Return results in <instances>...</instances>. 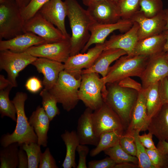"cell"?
Returning <instances> with one entry per match:
<instances>
[{"label":"cell","mask_w":168,"mask_h":168,"mask_svg":"<svg viewBox=\"0 0 168 168\" xmlns=\"http://www.w3.org/2000/svg\"><path fill=\"white\" fill-rule=\"evenodd\" d=\"M139 4V11L149 18L155 16L164 9L162 0H140Z\"/></svg>","instance_id":"36"},{"label":"cell","mask_w":168,"mask_h":168,"mask_svg":"<svg viewBox=\"0 0 168 168\" xmlns=\"http://www.w3.org/2000/svg\"><path fill=\"white\" fill-rule=\"evenodd\" d=\"M139 25L138 40H142L162 33L165 30L166 22L163 11L155 16L149 18L139 11L131 19Z\"/></svg>","instance_id":"16"},{"label":"cell","mask_w":168,"mask_h":168,"mask_svg":"<svg viewBox=\"0 0 168 168\" xmlns=\"http://www.w3.org/2000/svg\"><path fill=\"white\" fill-rule=\"evenodd\" d=\"M167 77V78L168 79V76Z\"/></svg>","instance_id":"58"},{"label":"cell","mask_w":168,"mask_h":168,"mask_svg":"<svg viewBox=\"0 0 168 168\" xmlns=\"http://www.w3.org/2000/svg\"><path fill=\"white\" fill-rule=\"evenodd\" d=\"M163 12L166 22L165 30H167L168 29V8L164 9Z\"/></svg>","instance_id":"54"},{"label":"cell","mask_w":168,"mask_h":168,"mask_svg":"<svg viewBox=\"0 0 168 168\" xmlns=\"http://www.w3.org/2000/svg\"><path fill=\"white\" fill-rule=\"evenodd\" d=\"M156 147L168 154V143L164 141H159Z\"/></svg>","instance_id":"51"},{"label":"cell","mask_w":168,"mask_h":168,"mask_svg":"<svg viewBox=\"0 0 168 168\" xmlns=\"http://www.w3.org/2000/svg\"><path fill=\"white\" fill-rule=\"evenodd\" d=\"M105 154L112 159L116 163L132 162L138 164V160L136 156L131 155L122 148L119 143L103 151Z\"/></svg>","instance_id":"32"},{"label":"cell","mask_w":168,"mask_h":168,"mask_svg":"<svg viewBox=\"0 0 168 168\" xmlns=\"http://www.w3.org/2000/svg\"><path fill=\"white\" fill-rule=\"evenodd\" d=\"M93 111L87 108L79 118L76 131L80 144L96 146L100 138L95 134L92 120Z\"/></svg>","instance_id":"22"},{"label":"cell","mask_w":168,"mask_h":168,"mask_svg":"<svg viewBox=\"0 0 168 168\" xmlns=\"http://www.w3.org/2000/svg\"><path fill=\"white\" fill-rule=\"evenodd\" d=\"M19 145L17 142L10 144L0 149V168H16L19 164Z\"/></svg>","instance_id":"30"},{"label":"cell","mask_w":168,"mask_h":168,"mask_svg":"<svg viewBox=\"0 0 168 168\" xmlns=\"http://www.w3.org/2000/svg\"><path fill=\"white\" fill-rule=\"evenodd\" d=\"M149 58L142 55L122 56L110 67L105 77L102 78L104 82L119 83L122 80L130 77H140L144 70Z\"/></svg>","instance_id":"5"},{"label":"cell","mask_w":168,"mask_h":168,"mask_svg":"<svg viewBox=\"0 0 168 168\" xmlns=\"http://www.w3.org/2000/svg\"><path fill=\"white\" fill-rule=\"evenodd\" d=\"M20 9L13 0H0V40L25 32Z\"/></svg>","instance_id":"7"},{"label":"cell","mask_w":168,"mask_h":168,"mask_svg":"<svg viewBox=\"0 0 168 168\" xmlns=\"http://www.w3.org/2000/svg\"><path fill=\"white\" fill-rule=\"evenodd\" d=\"M10 84H12L7 79H6L4 75H0V91L4 89Z\"/></svg>","instance_id":"49"},{"label":"cell","mask_w":168,"mask_h":168,"mask_svg":"<svg viewBox=\"0 0 168 168\" xmlns=\"http://www.w3.org/2000/svg\"><path fill=\"white\" fill-rule=\"evenodd\" d=\"M159 84L158 82L152 84L142 90L145 98L147 114L149 120L158 112L163 105L159 91Z\"/></svg>","instance_id":"28"},{"label":"cell","mask_w":168,"mask_h":168,"mask_svg":"<svg viewBox=\"0 0 168 168\" xmlns=\"http://www.w3.org/2000/svg\"><path fill=\"white\" fill-rule=\"evenodd\" d=\"M18 168H28V162L27 154L23 149L22 144L19 145L18 153Z\"/></svg>","instance_id":"48"},{"label":"cell","mask_w":168,"mask_h":168,"mask_svg":"<svg viewBox=\"0 0 168 168\" xmlns=\"http://www.w3.org/2000/svg\"><path fill=\"white\" fill-rule=\"evenodd\" d=\"M37 58L27 52L17 53L9 50L0 51V69L7 74V79L13 87L17 86L16 80L19 73Z\"/></svg>","instance_id":"8"},{"label":"cell","mask_w":168,"mask_h":168,"mask_svg":"<svg viewBox=\"0 0 168 168\" xmlns=\"http://www.w3.org/2000/svg\"><path fill=\"white\" fill-rule=\"evenodd\" d=\"M50 120L44 109L39 105L32 113L28 119L38 138V144L44 147L47 146V133Z\"/></svg>","instance_id":"25"},{"label":"cell","mask_w":168,"mask_h":168,"mask_svg":"<svg viewBox=\"0 0 168 168\" xmlns=\"http://www.w3.org/2000/svg\"><path fill=\"white\" fill-rule=\"evenodd\" d=\"M152 134L148 132L142 135H138V139L141 143L147 149H154L156 148L152 140Z\"/></svg>","instance_id":"46"},{"label":"cell","mask_w":168,"mask_h":168,"mask_svg":"<svg viewBox=\"0 0 168 168\" xmlns=\"http://www.w3.org/2000/svg\"><path fill=\"white\" fill-rule=\"evenodd\" d=\"M159 91L163 104H168V79L165 77L159 82Z\"/></svg>","instance_id":"45"},{"label":"cell","mask_w":168,"mask_h":168,"mask_svg":"<svg viewBox=\"0 0 168 168\" xmlns=\"http://www.w3.org/2000/svg\"><path fill=\"white\" fill-rule=\"evenodd\" d=\"M67 8V15L72 31L70 42V56L81 52L90 37V27L94 21L87 10L76 0H65Z\"/></svg>","instance_id":"1"},{"label":"cell","mask_w":168,"mask_h":168,"mask_svg":"<svg viewBox=\"0 0 168 168\" xmlns=\"http://www.w3.org/2000/svg\"><path fill=\"white\" fill-rule=\"evenodd\" d=\"M138 165L133 163L129 162H123L117 163L114 167V168H138Z\"/></svg>","instance_id":"50"},{"label":"cell","mask_w":168,"mask_h":168,"mask_svg":"<svg viewBox=\"0 0 168 168\" xmlns=\"http://www.w3.org/2000/svg\"><path fill=\"white\" fill-rule=\"evenodd\" d=\"M27 97L26 93L18 92L12 100L16 110V125L12 133H7L1 136L0 143L2 147H5L16 142L19 145L31 142H37V137L30 124L25 112V103Z\"/></svg>","instance_id":"2"},{"label":"cell","mask_w":168,"mask_h":168,"mask_svg":"<svg viewBox=\"0 0 168 168\" xmlns=\"http://www.w3.org/2000/svg\"><path fill=\"white\" fill-rule=\"evenodd\" d=\"M81 81L78 98L85 106L93 111L100 108L104 103L107 92L106 85L99 74L89 72L81 75Z\"/></svg>","instance_id":"4"},{"label":"cell","mask_w":168,"mask_h":168,"mask_svg":"<svg viewBox=\"0 0 168 168\" xmlns=\"http://www.w3.org/2000/svg\"><path fill=\"white\" fill-rule=\"evenodd\" d=\"M88 147L85 145L80 144L77 147V151L79 155V160L77 168H87L86 158L89 152Z\"/></svg>","instance_id":"43"},{"label":"cell","mask_w":168,"mask_h":168,"mask_svg":"<svg viewBox=\"0 0 168 168\" xmlns=\"http://www.w3.org/2000/svg\"><path fill=\"white\" fill-rule=\"evenodd\" d=\"M118 0H114V1L115 2H116Z\"/></svg>","instance_id":"57"},{"label":"cell","mask_w":168,"mask_h":168,"mask_svg":"<svg viewBox=\"0 0 168 168\" xmlns=\"http://www.w3.org/2000/svg\"><path fill=\"white\" fill-rule=\"evenodd\" d=\"M70 39L34 46L26 51L37 58H46L64 63L70 56Z\"/></svg>","instance_id":"10"},{"label":"cell","mask_w":168,"mask_h":168,"mask_svg":"<svg viewBox=\"0 0 168 168\" xmlns=\"http://www.w3.org/2000/svg\"><path fill=\"white\" fill-rule=\"evenodd\" d=\"M94 132L100 138L103 133L115 130H124L126 128L117 113L105 102L92 114Z\"/></svg>","instance_id":"9"},{"label":"cell","mask_w":168,"mask_h":168,"mask_svg":"<svg viewBox=\"0 0 168 168\" xmlns=\"http://www.w3.org/2000/svg\"><path fill=\"white\" fill-rule=\"evenodd\" d=\"M116 163L111 158L108 157L99 160H92L88 163V168H114Z\"/></svg>","instance_id":"42"},{"label":"cell","mask_w":168,"mask_h":168,"mask_svg":"<svg viewBox=\"0 0 168 168\" xmlns=\"http://www.w3.org/2000/svg\"><path fill=\"white\" fill-rule=\"evenodd\" d=\"M13 87L10 84L4 89L0 91V114L2 118L7 116L16 122V109L14 104L9 98L10 91Z\"/></svg>","instance_id":"31"},{"label":"cell","mask_w":168,"mask_h":168,"mask_svg":"<svg viewBox=\"0 0 168 168\" xmlns=\"http://www.w3.org/2000/svg\"><path fill=\"white\" fill-rule=\"evenodd\" d=\"M138 24L134 22L131 28L123 34L113 35L104 43L105 49H123L128 56H132L134 47L138 40Z\"/></svg>","instance_id":"20"},{"label":"cell","mask_w":168,"mask_h":168,"mask_svg":"<svg viewBox=\"0 0 168 168\" xmlns=\"http://www.w3.org/2000/svg\"><path fill=\"white\" fill-rule=\"evenodd\" d=\"M146 150L155 168H168V154L157 147Z\"/></svg>","instance_id":"38"},{"label":"cell","mask_w":168,"mask_h":168,"mask_svg":"<svg viewBox=\"0 0 168 168\" xmlns=\"http://www.w3.org/2000/svg\"><path fill=\"white\" fill-rule=\"evenodd\" d=\"M168 76V63L165 52L149 58L140 77L143 89L159 82Z\"/></svg>","instance_id":"14"},{"label":"cell","mask_w":168,"mask_h":168,"mask_svg":"<svg viewBox=\"0 0 168 168\" xmlns=\"http://www.w3.org/2000/svg\"><path fill=\"white\" fill-rule=\"evenodd\" d=\"M28 157V168H39L41 152L40 146L37 142H31L22 144Z\"/></svg>","instance_id":"35"},{"label":"cell","mask_w":168,"mask_h":168,"mask_svg":"<svg viewBox=\"0 0 168 168\" xmlns=\"http://www.w3.org/2000/svg\"><path fill=\"white\" fill-rule=\"evenodd\" d=\"M119 144L124 151L128 154L136 156V147L134 136L125 133L120 139Z\"/></svg>","instance_id":"40"},{"label":"cell","mask_w":168,"mask_h":168,"mask_svg":"<svg viewBox=\"0 0 168 168\" xmlns=\"http://www.w3.org/2000/svg\"><path fill=\"white\" fill-rule=\"evenodd\" d=\"M164 34L166 41L164 47V52L165 53L168 50V29L165 30L163 32Z\"/></svg>","instance_id":"53"},{"label":"cell","mask_w":168,"mask_h":168,"mask_svg":"<svg viewBox=\"0 0 168 168\" xmlns=\"http://www.w3.org/2000/svg\"><path fill=\"white\" fill-rule=\"evenodd\" d=\"M47 20L57 27L67 39L71 36L65 25L67 15V8L65 1L62 0H49L39 11Z\"/></svg>","instance_id":"17"},{"label":"cell","mask_w":168,"mask_h":168,"mask_svg":"<svg viewBox=\"0 0 168 168\" xmlns=\"http://www.w3.org/2000/svg\"><path fill=\"white\" fill-rule=\"evenodd\" d=\"M39 168H58L56 161L51 154L49 147L46 148L44 153H41Z\"/></svg>","instance_id":"41"},{"label":"cell","mask_w":168,"mask_h":168,"mask_svg":"<svg viewBox=\"0 0 168 168\" xmlns=\"http://www.w3.org/2000/svg\"><path fill=\"white\" fill-rule=\"evenodd\" d=\"M66 147V154L62 166L63 168H75V152L78 146L80 144L75 131L65 130L61 135Z\"/></svg>","instance_id":"27"},{"label":"cell","mask_w":168,"mask_h":168,"mask_svg":"<svg viewBox=\"0 0 168 168\" xmlns=\"http://www.w3.org/2000/svg\"><path fill=\"white\" fill-rule=\"evenodd\" d=\"M133 23L131 19H121L112 24H100L94 23L90 27V37L81 51V53L86 52L93 44L104 43L107 36L114 31L119 30L121 32H127L131 28Z\"/></svg>","instance_id":"13"},{"label":"cell","mask_w":168,"mask_h":168,"mask_svg":"<svg viewBox=\"0 0 168 168\" xmlns=\"http://www.w3.org/2000/svg\"><path fill=\"white\" fill-rule=\"evenodd\" d=\"M118 84L121 86L134 89L138 92L141 91L143 89L141 84L132 79L130 77L122 80Z\"/></svg>","instance_id":"47"},{"label":"cell","mask_w":168,"mask_h":168,"mask_svg":"<svg viewBox=\"0 0 168 168\" xmlns=\"http://www.w3.org/2000/svg\"><path fill=\"white\" fill-rule=\"evenodd\" d=\"M147 130L159 141L168 143V104H163L158 112L150 119Z\"/></svg>","instance_id":"26"},{"label":"cell","mask_w":168,"mask_h":168,"mask_svg":"<svg viewBox=\"0 0 168 168\" xmlns=\"http://www.w3.org/2000/svg\"><path fill=\"white\" fill-rule=\"evenodd\" d=\"M105 49L104 43L95 44V45L84 53H79L70 56L64 63L66 71L77 78L81 77L82 71L91 67L95 60Z\"/></svg>","instance_id":"12"},{"label":"cell","mask_w":168,"mask_h":168,"mask_svg":"<svg viewBox=\"0 0 168 168\" xmlns=\"http://www.w3.org/2000/svg\"><path fill=\"white\" fill-rule=\"evenodd\" d=\"M81 81V77L77 78L64 70L60 73L56 83L49 91L63 109L69 112L79 100L78 94Z\"/></svg>","instance_id":"6"},{"label":"cell","mask_w":168,"mask_h":168,"mask_svg":"<svg viewBox=\"0 0 168 168\" xmlns=\"http://www.w3.org/2000/svg\"><path fill=\"white\" fill-rule=\"evenodd\" d=\"M139 133H134L133 136L136 147V156L138 160V168H155L147 152L145 147L138 139Z\"/></svg>","instance_id":"37"},{"label":"cell","mask_w":168,"mask_h":168,"mask_svg":"<svg viewBox=\"0 0 168 168\" xmlns=\"http://www.w3.org/2000/svg\"><path fill=\"white\" fill-rule=\"evenodd\" d=\"M166 40L162 33L144 39L138 40L134 49L132 56L142 55L149 58L164 52Z\"/></svg>","instance_id":"23"},{"label":"cell","mask_w":168,"mask_h":168,"mask_svg":"<svg viewBox=\"0 0 168 168\" xmlns=\"http://www.w3.org/2000/svg\"><path fill=\"white\" fill-rule=\"evenodd\" d=\"M42 97V107L51 121L60 113L57 106L58 103L56 99L48 90L44 88L40 92Z\"/></svg>","instance_id":"33"},{"label":"cell","mask_w":168,"mask_h":168,"mask_svg":"<svg viewBox=\"0 0 168 168\" xmlns=\"http://www.w3.org/2000/svg\"><path fill=\"white\" fill-rule=\"evenodd\" d=\"M83 3L85 5L88 6L91 3L103 0H82Z\"/></svg>","instance_id":"55"},{"label":"cell","mask_w":168,"mask_h":168,"mask_svg":"<svg viewBox=\"0 0 168 168\" xmlns=\"http://www.w3.org/2000/svg\"><path fill=\"white\" fill-rule=\"evenodd\" d=\"M49 0H30L25 7L20 10L24 21H25L32 17Z\"/></svg>","instance_id":"39"},{"label":"cell","mask_w":168,"mask_h":168,"mask_svg":"<svg viewBox=\"0 0 168 168\" xmlns=\"http://www.w3.org/2000/svg\"><path fill=\"white\" fill-rule=\"evenodd\" d=\"M149 121L147 114L145 98L142 90L138 92L137 100L132 112L130 121L125 133L133 136L135 133L147 130Z\"/></svg>","instance_id":"18"},{"label":"cell","mask_w":168,"mask_h":168,"mask_svg":"<svg viewBox=\"0 0 168 168\" xmlns=\"http://www.w3.org/2000/svg\"><path fill=\"white\" fill-rule=\"evenodd\" d=\"M127 55L121 49H114L104 50L97 58L93 65L90 68L83 70L82 74L94 72L100 74L104 78L107 75L110 65L121 56Z\"/></svg>","instance_id":"24"},{"label":"cell","mask_w":168,"mask_h":168,"mask_svg":"<svg viewBox=\"0 0 168 168\" xmlns=\"http://www.w3.org/2000/svg\"><path fill=\"white\" fill-rule=\"evenodd\" d=\"M125 132L124 130H115L102 133L100 136L98 144L90 151V156L94 157L102 151L119 143L120 138Z\"/></svg>","instance_id":"29"},{"label":"cell","mask_w":168,"mask_h":168,"mask_svg":"<svg viewBox=\"0 0 168 168\" xmlns=\"http://www.w3.org/2000/svg\"><path fill=\"white\" fill-rule=\"evenodd\" d=\"M140 0H118L116 2L121 18L131 19L140 10Z\"/></svg>","instance_id":"34"},{"label":"cell","mask_w":168,"mask_h":168,"mask_svg":"<svg viewBox=\"0 0 168 168\" xmlns=\"http://www.w3.org/2000/svg\"><path fill=\"white\" fill-rule=\"evenodd\" d=\"M31 64L38 72L43 75V85L44 89L48 90L55 84L60 73L64 69L63 63L44 58H37Z\"/></svg>","instance_id":"19"},{"label":"cell","mask_w":168,"mask_h":168,"mask_svg":"<svg viewBox=\"0 0 168 168\" xmlns=\"http://www.w3.org/2000/svg\"><path fill=\"white\" fill-rule=\"evenodd\" d=\"M14 0L20 10L25 7L29 3L30 0Z\"/></svg>","instance_id":"52"},{"label":"cell","mask_w":168,"mask_h":168,"mask_svg":"<svg viewBox=\"0 0 168 168\" xmlns=\"http://www.w3.org/2000/svg\"><path fill=\"white\" fill-rule=\"evenodd\" d=\"M165 56L166 61L168 63V50L165 53Z\"/></svg>","instance_id":"56"},{"label":"cell","mask_w":168,"mask_h":168,"mask_svg":"<svg viewBox=\"0 0 168 168\" xmlns=\"http://www.w3.org/2000/svg\"><path fill=\"white\" fill-rule=\"evenodd\" d=\"M95 23L112 24L120 19L117 2L114 0L93 2L86 10Z\"/></svg>","instance_id":"15"},{"label":"cell","mask_w":168,"mask_h":168,"mask_svg":"<svg viewBox=\"0 0 168 168\" xmlns=\"http://www.w3.org/2000/svg\"><path fill=\"white\" fill-rule=\"evenodd\" d=\"M106 86L107 92L104 101L119 116L127 128L138 99V92L121 86L118 83H107Z\"/></svg>","instance_id":"3"},{"label":"cell","mask_w":168,"mask_h":168,"mask_svg":"<svg viewBox=\"0 0 168 168\" xmlns=\"http://www.w3.org/2000/svg\"><path fill=\"white\" fill-rule=\"evenodd\" d=\"M24 29L25 32L33 33L48 43L68 39L38 12L32 17L25 21Z\"/></svg>","instance_id":"11"},{"label":"cell","mask_w":168,"mask_h":168,"mask_svg":"<svg viewBox=\"0 0 168 168\" xmlns=\"http://www.w3.org/2000/svg\"><path fill=\"white\" fill-rule=\"evenodd\" d=\"M47 43L33 33L26 32L10 39L0 40V51L9 50L14 52L23 53L32 46Z\"/></svg>","instance_id":"21"},{"label":"cell","mask_w":168,"mask_h":168,"mask_svg":"<svg viewBox=\"0 0 168 168\" xmlns=\"http://www.w3.org/2000/svg\"><path fill=\"white\" fill-rule=\"evenodd\" d=\"M43 85L42 82L38 78L33 76L28 79L25 86L28 91L32 93H35L42 89Z\"/></svg>","instance_id":"44"}]
</instances>
